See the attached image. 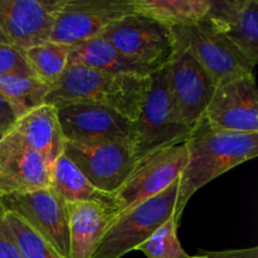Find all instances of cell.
Instances as JSON below:
<instances>
[{"label":"cell","mask_w":258,"mask_h":258,"mask_svg":"<svg viewBox=\"0 0 258 258\" xmlns=\"http://www.w3.org/2000/svg\"><path fill=\"white\" fill-rule=\"evenodd\" d=\"M186 165L178 180L175 204L176 221L191 197L227 171L257 158L258 133L239 134L213 128L201 117L193 126L185 143Z\"/></svg>","instance_id":"obj_1"},{"label":"cell","mask_w":258,"mask_h":258,"mask_svg":"<svg viewBox=\"0 0 258 258\" xmlns=\"http://www.w3.org/2000/svg\"><path fill=\"white\" fill-rule=\"evenodd\" d=\"M150 87V76L111 73L83 66H68L45 103L55 108L68 103L102 106L135 122Z\"/></svg>","instance_id":"obj_2"},{"label":"cell","mask_w":258,"mask_h":258,"mask_svg":"<svg viewBox=\"0 0 258 258\" xmlns=\"http://www.w3.org/2000/svg\"><path fill=\"white\" fill-rule=\"evenodd\" d=\"M190 131L191 127L183 120L171 97L165 66L150 76L148 95L134 122L131 148L135 164L159 151L184 144Z\"/></svg>","instance_id":"obj_3"},{"label":"cell","mask_w":258,"mask_h":258,"mask_svg":"<svg viewBox=\"0 0 258 258\" xmlns=\"http://www.w3.org/2000/svg\"><path fill=\"white\" fill-rule=\"evenodd\" d=\"M176 198L178 180L158 196L115 217L92 258H121L128 252L135 251L138 246L175 214Z\"/></svg>","instance_id":"obj_4"},{"label":"cell","mask_w":258,"mask_h":258,"mask_svg":"<svg viewBox=\"0 0 258 258\" xmlns=\"http://www.w3.org/2000/svg\"><path fill=\"white\" fill-rule=\"evenodd\" d=\"M174 49H188L218 86L247 75H253L254 66L221 33L206 20L193 25L170 28Z\"/></svg>","instance_id":"obj_5"},{"label":"cell","mask_w":258,"mask_h":258,"mask_svg":"<svg viewBox=\"0 0 258 258\" xmlns=\"http://www.w3.org/2000/svg\"><path fill=\"white\" fill-rule=\"evenodd\" d=\"M134 13L131 0H59L49 40L67 45L87 42Z\"/></svg>","instance_id":"obj_6"},{"label":"cell","mask_w":258,"mask_h":258,"mask_svg":"<svg viewBox=\"0 0 258 258\" xmlns=\"http://www.w3.org/2000/svg\"><path fill=\"white\" fill-rule=\"evenodd\" d=\"M101 37L123 55L154 71L165 67L174 52L170 29L136 13L111 24Z\"/></svg>","instance_id":"obj_7"},{"label":"cell","mask_w":258,"mask_h":258,"mask_svg":"<svg viewBox=\"0 0 258 258\" xmlns=\"http://www.w3.org/2000/svg\"><path fill=\"white\" fill-rule=\"evenodd\" d=\"M0 207L20 217L63 258H70L66 202L50 186L0 197Z\"/></svg>","instance_id":"obj_8"},{"label":"cell","mask_w":258,"mask_h":258,"mask_svg":"<svg viewBox=\"0 0 258 258\" xmlns=\"http://www.w3.org/2000/svg\"><path fill=\"white\" fill-rule=\"evenodd\" d=\"M188 160L185 144L159 151L136 164L125 183L117 191V214L126 213L143 202L158 196L179 180Z\"/></svg>","instance_id":"obj_9"},{"label":"cell","mask_w":258,"mask_h":258,"mask_svg":"<svg viewBox=\"0 0 258 258\" xmlns=\"http://www.w3.org/2000/svg\"><path fill=\"white\" fill-rule=\"evenodd\" d=\"M63 154L82 171L93 186L115 194L135 169L130 144H76L64 141Z\"/></svg>","instance_id":"obj_10"},{"label":"cell","mask_w":258,"mask_h":258,"mask_svg":"<svg viewBox=\"0 0 258 258\" xmlns=\"http://www.w3.org/2000/svg\"><path fill=\"white\" fill-rule=\"evenodd\" d=\"M57 113L64 141L133 145L134 122L111 108L88 103H68L58 107Z\"/></svg>","instance_id":"obj_11"},{"label":"cell","mask_w":258,"mask_h":258,"mask_svg":"<svg viewBox=\"0 0 258 258\" xmlns=\"http://www.w3.org/2000/svg\"><path fill=\"white\" fill-rule=\"evenodd\" d=\"M204 117L217 130L258 133V91L254 75L243 76L218 86Z\"/></svg>","instance_id":"obj_12"},{"label":"cell","mask_w":258,"mask_h":258,"mask_svg":"<svg viewBox=\"0 0 258 258\" xmlns=\"http://www.w3.org/2000/svg\"><path fill=\"white\" fill-rule=\"evenodd\" d=\"M166 70L174 103L186 125L193 128L204 116L217 86L188 49L175 48Z\"/></svg>","instance_id":"obj_13"},{"label":"cell","mask_w":258,"mask_h":258,"mask_svg":"<svg viewBox=\"0 0 258 258\" xmlns=\"http://www.w3.org/2000/svg\"><path fill=\"white\" fill-rule=\"evenodd\" d=\"M59 0H0V30L25 50L48 42Z\"/></svg>","instance_id":"obj_14"},{"label":"cell","mask_w":258,"mask_h":258,"mask_svg":"<svg viewBox=\"0 0 258 258\" xmlns=\"http://www.w3.org/2000/svg\"><path fill=\"white\" fill-rule=\"evenodd\" d=\"M50 186V166L12 131L0 140V197Z\"/></svg>","instance_id":"obj_15"},{"label":"cell","mask_w":258,"mask_h":258,"mask_svg":"<svg viewBox=\"0 0 258 258\" xmlns=\"http://www.w3.org/2000/svg\"><path fill=\"white\" fill-rule=\"evenodd\" d=\"M209 27L227 38L252 64L258 63L257 0H211L204 18Z\"/></svg>","instance_id":"obj_16"},{"label":"cell","mask_w":258,"mask_h":258,"mask_svg":"<svg viewBox=\"0 0 258 258\" xmlns=\"http://www.w3.org/2000/svg\"><path fill=\"white\" fill-rule=\"evenodd\" d=\"M70 258H92L115 214L92 202H66Z\"/></svg>","instance_id":"obj_17"},{"label":"cell","mask_w":258,"mask_h":258,"mask_svg":"<svg viewBox=\"0 0 258 258\" xmlns=\"http://www.w3.org/2000/svg\"><path fill=\"white\" fill-rule=\"evenodd\" d=\"M10 131L24 145L40 154L49 166L63 154L64 139L54 106L44 103L25 113Z\"/></svg>","instance_id":"obj_18"},{"label":"cell","mask_w":258,"mask_h":258,"mask_svg":"<svg viewBox=\"0 0 258 258\" xmlns=\"http://www.w3.org/2000/svg\"><path fill=\"white\" fill-rule=\"evenodd\" d=\"M50 188L64 202H92L117 214L115 194L93 186L64 154L50 165Z\"/></svg>","instance_id":"obj_19"},{"label":"cell","mask_w":258,"mask_h":258,"mask_svg":"<svg viewBox=\"0 0 258 258\" xmlns=\"http://www.w3.org/2000/svg\"><path fill=\"white\" fill-rule=\"evenodd\" d=\"M68 66H83L105 72L125 73L143 77H149L156 72L123 55L102 37L71 45Z\"/></svg>","instance_id":"obj_20"},{"label":"cell","mask_w":258,"mask_h":258,"mask_svg":"<svg viewBox=\"0 0 258 258\" xmlns=\"http://www.w3.org/2000/svg\"><path fill=\"white\" fill-rule=\"evenodd\" d=\"M134 12L166 28L193 25L206 18L211 0H131Z\"/></svg>","instance_id":"obj_21"},{"label":"cell","mask_w":258,"mask_h":258,"mask_svg":"<svg viewBox=\"0 0 258 258\" xmlns=\"http://www.w3.org/2000/svg\"><path fill=\"white\" fill-rule=\"evenodd\" d=\"M23 52L35 77L53 88L67 70L71 45L48 40Z\"/></svg>","instance_id":"obj_22"},{"label":"cell","mask_w":258,"mask_h":258,"mask_svg":"<svg viewBox=\"0 0 258 258\" xmlns=\"http://www.w3.org/2000/svg\"><path fill=\"white\" fill-rule=\"evenodd\" d=\"M49 91V86L40 82L38 78L0 76V93L18 118L44 105Z\"/></svg>","instance_id":"obj_23"},{"label":"cell","mask_w":258,"mask_h":258,"mask_svg":"<svg viewBox=\"0 0 258 258\" xmlns=\"http://www.w3.org/2000/svg\"><path fill=\"white\" fill-rule=\"evenodd\" d=\"M2 222L22 258H63L28 223L2 208Z\"/></svg>","instance_id":"obj_24"},{"label":"cell","mask_w":258,"mask_h":258,"mask_svg":"<svg viewBox=\"0 0 258 258\" xmlns=\"http://www.w3.org/2000/svg\"><path fill=\"white\" fill-rule=\"evenodd\" d=\"M178 227L179 222L175 214H173L135 251L143 252L146 258H194L181 247L178 238Z\"/></svg>","instance_id":"obj_25"},{"label":"cell","mask_w":258,"mask_h":258,"mask_svg":"<svg viewBox=\"0 0 258 258\" xmlns=\"http://www.w3.org/2000/svg\"><path fill=\"white\" fill-rule=\"evenodd\" d=\"M0 76L37 78L25 59L24 52L12 44H0Z\"/></svg>","instance_id":"obj_26"},{"label":"cell","mask_w":258,"mask_h":258,"mask_svg":"<svg viewBox=\"0 0 258 258\" xmlns=\"http://www.w3.org/2000/svg\"><path fill=\"white\" fill-rule=\"evenodd\" d=\"M194 258H258V247L226 251H206L204 253L194 256Z\"/></svg>","instance_id":"obj_27"},{"label":"cell","mask_w":258,"mask_h":258,"mask_svg":"<svg viewBox=\"0 0 258 258\" xmlns=\"http://www.w3.org/2000/svg\"><path fill=\"white\" fill-rule=\"evenodd\" d=\"M17 120L18 117L15 116L14 111L12 110L4 96L0 93V131L3 134L9 133L14 127Z\"/></svg>","instance_id":"obj_28"},{"label":"cell","mask_w":258,"mask_h":258,"mask_svg":"<svg viewBox=\"0 0 258 258\" xmlns=\"http://www.w3.org/2000/svg\"><path fill=\"white\" fill-rule=\"evenodd\" d=\"M0 258H22L12 238L5 231L2 222V207H0Z\"/></svg>","instance_id":"obj_29"},{"label":"cell","mask_w":258,"mask_h":258,"mask_svg":"<svg viewBox=\"0 0 258 258\" xmlns=\"http://www.w3.org/2000/svg\"><path fill=\"white\" fill-rule=\"evenodd\" d=\"M0 44H10L9 39L7 38V35L0 30Z\"/></svg>","instance_id":"obj_30"},{"label":"cell","mask_w":258,"mask_h":258,"mask_svg":"<svg viewBox=\"0 0 258 258\" xmlns=\"http://www.w3.org/2000/svg\"><path fill=\"white\" fill-rule=\"evenodd\" d=\"M4 135H5V134H3L2 131H0V140H2V139H3V136H4Z\"/></svg>","instance_id":"obj_31"}]
</instances>
